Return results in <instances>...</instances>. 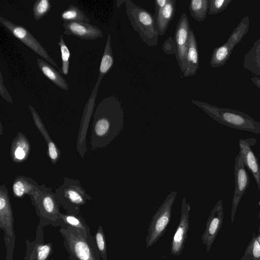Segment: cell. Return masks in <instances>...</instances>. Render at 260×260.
Returning <instances> with one entry per match:
<instances>
[{"label":"cell","mask_w":260,"mask_h":260,"mask_svg":"<svg viewBox=\"0 0 260 260\" xmlns=\"http://www.w3.org/2000/svg\"><path fill=\"white\" fill-rule=\"evenodd\" d=\"M94 120L97 146H105L117 136L123 127L124 112L118 99L112 95L101 101L95 110Z\"/></svg>","instance_id":"1"},{"label":"cell","mask_w":260,"mask_h":260,"mask_svg":"<svg viewBox=\"0 0 260 260\" xmlns=\"http://www.w3.org/2000/svg\"><path fill=\"white\" fill-rule=\"evenodd\" d=\"M191 102L222 124L231 128L260 134V122L255 121L247 114L229 108H219L198 100H193Z\"/></svg>","instance_id":"2"},{"label":"cell","mask_w":260,"mask_h":260,"mask_svg":"<svg viewBox=\"0 0 260 260\" xmlns=\"http://www.w3.org/2000/svg\"><path fill=\"white\" fill-rule=\"evenodd\" d=\"M126 14L131 25L143 42L149 47L156 46L158 36L154 17L130 0L124 1Z\"/></svg>","instance_id":"3"},{"label":"cell","mask_w":260,"mask_h":260,"mask_svg":"<svg viewBox=\"0 0 260 260\" xmlns=\"http://www.w3.org/2000/svg\"><path fill=\"white\" fill-rule=\"evenodd\" d=\"M59 232L64 238V244L73 260H100L97 259L88 242V238L77 229L68 226Z\"/></svg>","instance_id":"4"},{"label":"cell","mask_w":260,"mask_h":260,"mask_svg":"<svg viewBox=\"0 0 260 260\" xmlns=\"http://www.w3.org/2000/svg\"><path fill=\"white\" fill-rule=\"evenodd\" d=\"M55 193L59 204L70 211H78L80 207L91 200L80 181L64 178L62 184L55 190Z\"/></svg>","instance_id":"5"},{"label":"cell","mask_w":260,"mask_h":260,"mask_svg":"<svg viewBox=\"0 0 260 260\" xmlns=\"http://www.w3.org/2000/svg\"><path fill=\"white\" fill-rule=\"evenodd\" d=\"M176 195V191H172L152 217L145 239L146 248L154 244L165 233L171 220L172 208Z\"/></svg>","instance_id":"6"},{"label":"cell","mask_w":260,"mask_h":260,"mask_svg":"<svg viewBox=\"0 0 260 260\" xmlns=\"http://www.w3.org/2000/svg\"><path fill=\"white\" fill-rule=\"evenodd\" d=\"M13 210L8 190L5 185L0 187V229L5 234L6 260H13L15 235Z\"/></svg>","instance_id":"7"},{"label":"cell","mask_w":260,"mask_h":260,"mask_svg":"<svg viewBox=\"0 0 260 260\" xmlns=\"http://www.w3.org/2000/svg\"><path fill=\"white\" fill-rule=\"evenodd\" d=\"M249 28V17L245 16L233 31L227 41L214 49L210 60L211 67L218 68L224 65L231 56L235 47L247 34Z\"/></svg>","instance_id":"8"},{"label":"cell","mask_w":260,"mask_h":260,"mask_svg":"<svg viewBox=\"0 0 260 260\" xmlns=\"http://www.w3.org/2000/svg\"><path fill=\"white\" fill-rule=\"evenodd\" d=\"M29 197L40 217L52 220L59 219V203L50 188L44 184L40 185Z\"/></svg>","instance_id":"9"},{"label":"cell","mask_w":260,"mask_h":260,"mask_svg":"<svg viewBox=\"0 0 260 260\" xmlns=\"http://www.w3.org/2000/svg\"><path fill=\"white\" fill-rule=\"evenodd\" d=\"M0 22L4 27L11 32L16 38L18 39L36 53L42 57L46 61L56 67L61 73V69L58 64L50 57L42 45L26 28L16 24L2 16L0 17Z\"/></svg>","instance_id":"10"},{"label":"cell","mask_w":260,"mask_h":260,"mask_svg":"<svg viewBox=\"0 0 260 260\" xmlns=\"http://www.w3.org/2000/svg\"><path fill=\"white\" fill-rule=\"evenodd\" d=\"M190 26L186 14L181 15L175 31V55L178 66L183 74L187 68V54Z\"/></svg>","instance_id":"11"},{"label":"cell","mask_w":260,"mask_h":260,"mask_svg":"<svg viewBox=\"0 0 260 260\" xmlns=\"http://www.w3.org/2000/svg\"><path fill=\"white\" fill-rule=\"evenodd\" d=\"M234 172L235 184L232 202L231 215L232 223L234 221L235 215L241 198L248 188L250 182L248 173L245 168L243 158L240 153L235 158Z\"/></svg>","instance_id":"12"},{"label":"cell","mask_w":260,"mask_h":260,"mask_svg":"<svg viewBox=\"0 0 260 260\" xmlns=\"http://www.w3.org/2000/svg\"><path fill=\"white\" fill-rule=\"evenodd\" d=\"M224 213L222 200H219L212 210L206 222L205 230L202 235V243L209 252L219 232L223 220Z\"/></svg>","instance_id":"13"},{"label":"cell","mask_w":260,"mask_h":260,"mask_svg":"<svg viewBox=\"0 0 260 260\" xmlns=\"http://www.w3.org/2000/svg\"><path fill=\"white\" fill-rule=\"evenodd\" d=\"M190 206L184 197L182 199L181 216L179 224L172 239L171 253L176 256L180 255L185 243L189 230V216Z\"/></svg>","instance_id":"14"},{"label":"cell","mask_w":260,"mask_h":260,"mask_svg":"<svg viewBox=\"0 0 260 260\" xmlns=\"http://www.w3.org/2000/svg\"><path fill=\"white\" fill-rule=\"evenodd\" d=\"M62 26L65 35L73 36L81 40H95L103 36V32L98 27L87 23L64 22Z\"/></svg>","instance_id":"15"},{"label":"cell","mask_w":260,"mask_h":260,"mask_svg":"<svg viewBox=\"0 0 260 260\" xmlns=\"http://www.w3.org/2000/svg\"><path fill=\"white\" fill-rule=\"evenodd\" d=\"M250 139H242L239 141L240 152L245 167L252 174L257 188L260 191V165L258 159L251 148Z\"/></svg>","instance_id":"16"},{"label":"cell","mask_w":260,"mask_h":260,"mask_svg":"<svg viewBox=\"0 0 260 260\" xmlns=\"http://www.w3.org/2000/svg\"><path fill=\"white\" fill-rule=\"evenodd\" d=\"M187 68L183 74L184 77L194 75L199 68V50L197 39L192 29L190 28L188 40Z\"/></svg>","instance_id":"17"},{"label":"cell","mask_w":260,"mask_h":260,"mask_svg":"<svg viewBox=\"0 0 260 260\" xmlns=\"http://www.w3.org/2000/svg\"><path fill=\"white\" fill-rule=\"evenodd\" d=\"M176 0H168L165 7L154 16L155 26L158 35L166 33L175 13Z\"/></svg>","instance_id":"18"},{"label":"cell","mask_w":260,"mask_h":260,"mask_svg":"<svg viewBox=\"0 0 260 260\" xmlns=\"http://www.w3.org/2000/svg\"><path fill=\"white\" fill-rule=\"evenodd\" d=\"M30 146L28 140L21 133H19L12 143L10 154L14 162L25 160L29 155Z\"/></svg>","instance_id":"19"},{"label":"cell","mask_w":260,"mask_h":260,"mask_svg":"<svg viewBox=\"0 0 260 260\" xmlns=\"http://www.w3.org/2000/svg\"><path fill=\"white\" fill-rule=\"evenodd\" d=\"M243 68L260 78V37L245 53Z\"/></svg>","instance_id":"20"},{"label":"cell","mask_w":260,"mask_h":260,"mask_svg":"<svg viewBox=\"0 0 260 260\" xmlns=\"http://www.w3.org/2000/svg\"><path fill=\"white\" fill-rule=\"evenodd\" d=\"M40 185L29 177L17 176L13 183V195L17 198H22L25 195L31 196Z\"/></svg>","instance_id":"21"},{"label":"cell","mask_w":260,"mask_h":260,"mask_svg":"<svg viewBox=\"0 0 260 260\" xmlns=\"http://www.w3.org/2000/svg\"><path fill=\"white\" fill-rule=\"evenodd\" d=\"M37 62L41 72L50 81L63 90H68L69 89L68 83L61 73L53 67L52 64L40 58L37 59Z\"/></svg>","instance_id":"22"},{"label":"cell","mask_w":260,"mask_h":260,"mask_svg":"<svg viewBox=\"0 0 260 260\" xmlns=\"http://www.w3.org/2000/svg\"><path fill=\"white\" fill-rule=\"evenodd\" d=\"M114 61V59L111 45V34H110L108 36L103 55L101 59L98 79L95 86L93 89L94 91H95L96 93L101 80L113 67Z\"/></svg>","instance_id":"23"},{"label":"cell","mask_w":260,"mask_h":260,"mask_svg":"<svg viewBox=\"0 0 260 260\" xmlns=\"http://www.w3.org/2000/svg\"><path fill=\"white\" fill-rule=\"evenodd\" d=\"M29 108L30 110L31 113L32 115V117L34 122L37 126L38 129L40 130L42 135L46 140L48 145V153L49 157L50 158L52 162L55 164L57 161L60 155V152L57 149V147L53 142V141L50 138L49 135L48 134L47 132L44 128L43 123L42 122L39 115L38 113L35 111L34 108L30 105L29 106Z\"/></svg>","instance_id":"24"},{"label":"cell","mask_w":260,"mask_h":260,"mask_svg":"<svg viewBox=\"0 0 260 260\" xmlns=\"http://www.w3.org/2000/svg\"><path fill=\"white\" fill-rule=\"evenodd\" d=\"M208 8L209 0H191L188 9L192 18L197 21L202 22L206 18Z\"/></svg>","instance_id":"25"},{"label":"cell","mask_w":260,"mask_h":260,"mask_svg":"<svg viewBox=\"0 0 260 260\" xmlns=\"http://www.w3.org/2000/svg\"><path fill=\"white\" fill-rule=\"evenodd\" d=\"M59 219L69 226L74 228L88 237L90 235L89 228L84 222L82 218L73 214L59 213Z\"/></svg>","instance_id":"26"},{"label":"cell","mask_w":260,"mask_h":260,"mask_svg":"<svg viewBox=\"0 0 260 260\" xmlns=\"http://www.w3.org/2000/svg\"><path fill=\"white\" fill-rule=\"evenodd\" d=\"M64 22L79 21L89 23L90 20L77 6L71 4L60 15Z\"/></svg>","instance_id":"27"},{"label":"cell","mask_w":260,"mask_h":260,"mask_svg":"<svg viewBox=\"0 0 260 260\" xmlns=\"http://www.w3.org/2000/svg\"><path fill=\"white\" fill-rule=\"evenodd\" d=\"M52 252L51 243L38 244L28 257V260H47Z\"/></svg>","instance_id":"28"},{"label":"cell","mask_w":260,"mask_h":260,"mask_svg":"<svg viewBox=\"0 0 260 260\" xmlns=\"http://www.w3.org/2000/svg\"><path fill=\"white\" fill-rule=\"evenodd\" d=\"M241 260H260V244L255 233L253 234Z\"/></svg>","instance_id":"29"},{"label":"cell","mask_w":260,"mask_h":260,"mask_svg":"<svg viewBox=\"0 0 260 260\" xmlns=\"http://www.w3.org/2000/svg\"><path fill=\"white\" fill-rule=\"evenodd\" d=\"M58 45L60 48L62 61L61 74L67 75L69 73L70 52L65 43L63 35L60 36Z\"/></svg>","instance_id":"30"},{"label":"cell","mask_w":260,"mask_h":260,"mask_svg":"<svg viewBox=\"0 0 260 260\" xmlns=\"http://www.w3.org/2000/svg\"><path fill=\"white\" fill-rule=\"evenodd\" d=\"M51 4L49 0H37L33 8V15L35 20L38 21L45 16L50 10Z\"/></svg>","instance_id":"31"},{"label":"cell","mask_w":260,"mask_h":260,"mask_svg":"<svg viewBox=\"0 0 260 260\" xmlns=\"http://www.w3.org/2000/svg\"><path fill=\"white\" fill-rule=\"evenodd\" d=\"M95 240L100 256L103 260H107L106 241L103 229L101 226L98 228L96 233Z\"/></svg>","instance_id":"32"},{"label":"cell","mask_w":260,"mask_h":260,"mask_svg":"<svg viewBox=\"0 0 260 260\" xmlns=\"http://www.w3.org/2000/svg\"><path fill=\"white\" fill-rule=\"evenodd\" d=\"M232 0H209L208 14L215 15L223 11Z\"/></svg>","instance_id":"33"},{"label":"cell","mask_w":260,"mask_h":260,"mask_svg":"<svg viewBox=\"0 0 260 260\" xmlns=\"http://www.w3.org/2000/svg\"><path fill=\"white\" fill-rule=\"evenodd\" d=\"M0 95L7 102L13 103L12 98L4 85L2 72H0Z\"/></svg>","instance_id":"34"},{"label":"cell","mask_w":260,"mask_h":260,"mask_svg":"<svg viewBox=\"0 0 260 260\" xmlns=\"http://www.w3.org/2000/svg\"><path fill=\"white\" fill-rule=\"evenodd\" d=\"M168 0H155L154 1V8L155 16L158 13L165 7Z\"/></svg>","instance_id":"35"},{"label":"cell","mask_w":260,"mask_h":260,"mask_svg":"<svg viewBox=\"0 0 260 260\" xmlns=\"http://www.w3.org/2000/svg\"><path fill=\"white\" fill-rule=\"evenodd\" d=\"M252 83L260 89V78L257 77H252L250 79Z\"/></svg>","instance_id":"36"},{"label":"cell","mask_w":260,"mask_h":260,"mask_svg":"<svg viewBox=\"0 0 260 260\" xmlns=\"http://www.w3.org/2000/svg\"><path fill=\"white\" fill-rule=\"evenodd\" d=\"M259 204H260V202H259ZM258 217H259V220H260V212H259V214H258Z\"/></svg>","instance_id":"37"},{"label":"cell","mask_w":260,"mask_h":260,"mask_svg":"<svg viewBox=\"0 0 260 260\" xmlns=\"http://www.w3.org/2000/svg\"><path fill=\"white\" fill-rule=\"evenodd\" d=\"M51 260H54V259H51Z\"/></svg>","instance_id":"38"}]
</instances>
